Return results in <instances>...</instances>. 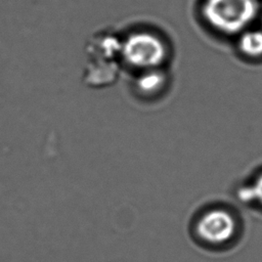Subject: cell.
I'll return each mask as SVG.
<instances>
[{"instance_id":"cell-1","label":"cell","mask_w":262,"mask_h":262,"mask_svg":"<svg viewBox=\"0 0 262 262\" xmlns=\"http://www.w3.org/2000/svg\"><path fill=\"white\" fill-rule=\"evenodd\" d=\"M258 0H204L202 14L215 30L235 34L246 29L256 18Z\"/></svg>"},{"instance_id":"cell-2","label":"cell","mask_w":262,"mask_h":262,"mask_svg":"<svg viewBox=\"0 0 262 262\" xmlns=\"http://www.w3.org/2000/svg\"><path fill=\"white\" fill-rule=\"evenodd\" d=\"M120 53L129 66L147 71L164 61L166 47L159 37L147 32H137L127 37L120 47Z\"/></svg>"},{"instance_id":"cell-3","label":"cell","mask_w":262,"mask_h":262,"mask_svg":"<svg viewBox=\"0 0 262 262\" xmlns=\"http://www.w3.org/2000/svg\"><path fill=\"white\" fill-rule=\"evenodd\" d=\"M235 229L234 218L222 209H214L205 213L196 223L199 236L204 242L212 245H220L230 241Z\"/></svg>"},{"instance_id":"cell-4","label":"cell","mask_w":262,"mask_h":262,"mask_svg":"<svg viewBox=\"0 0 262 262\" xmlns=\"http://www.w3.org/2000/svg\"><path fill=\"white\" fill-rule=\"evenodd\" d=\"M238 47L241 51L250 57L262 55V31H247L242 34Z\"/></svg>"},{"instance_id":"cell-5","label":"cell","mask_w":262,"mask_h":262,"mask_svg":"<svg viewBox=\"0 0 262 262\" xmlns=\"http://www.w3.org/2000/svg\"><path fill=\"white\" fill-rule=\"evenodd\" d=\"M165 75L157 69L145 71L138 79V88L145 93L160 90L165 83Z\"/></svg>"},{"instance_id":"cell-6","label":"cell","mask_w":262,"mask_h":262,"mask_svg":"<svg viewBox=\"0 0 262 262\" xmlns=\"http://www.w3.org/2000/svg\"><path fill=\"white\" fill-rule=\"evenodd\" d=\"M243 201H257L262 205V174L255 180L253 185L245 187L239 191Z\"/></svg>"}]
</instances>
